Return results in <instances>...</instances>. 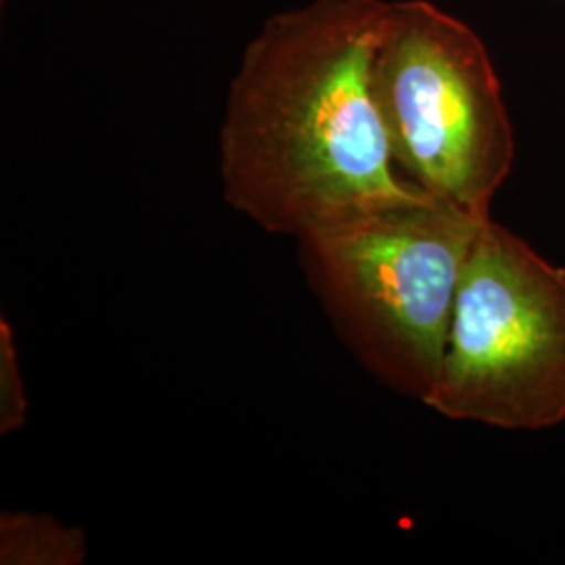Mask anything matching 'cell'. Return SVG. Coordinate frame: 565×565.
Returning <instances> with one entry per match:
<instances>
[{
	"mask_svg": "<svg viewBox=\"0 0 565 565\" xmlns=\"http://www.w3.org/2000/svg\"><path fill=\"white\" fill-rule=\"evenodd\" d=\"M86 539L76 525L41 513L4 511L0 518V564L81 565Z\"/></svg>",
	"mask_w": 565,
	"mask_h": 565,
	"instance_id": "obj_5",
	"label": "cell"
},
{
	"mask_svg": "<svg viewBox=\"0 0 565 565\" xmlns=\"http://www.w3.org/2000/svg\"><path fill=\"white\" fill-rule=\"evenodd\" d=\"M371 88L401 179L490 216L515 132L482 39L429 0L390 2Z\"/></svg>",
	"mask_w": 565,
	"mask_h": 565,
	"instance_id": "obj_3",
	"label": "cell"
},
{
	"mask_svg": "<svg viewBox=\"0 0 565 565\" xmlns=\"http://www.w3.org/2000/svg\"><path fill=\"white\" fill-rule=\"evenodd\" d=\"M488 218L417 191L300 239L327 317L390 390L424 403L436 384L465 266Z\"/></svg>",
	"mask_w": 565,
	"mask_h": 565,
	"instance_id": "obj_2",
	"label": "cell"
},
{
	"mask_svg": "<svg viewBox=\"0 0 565 565\" xmlns=\"http://www.w3.org/2000/svg\"><path fill=\"white\" fill-rule=\"evenodd\" d=\"M385 0H310L243 51L221 128L224 198L298 242L417 193L392 162L371 70Z\"/></svg>",
	"mask_w": 565,
	"mask_h": 565,
	"instance_id": "obj_1",
	"label": "cell"
},
{
	"mask_svg": "<svg viewBox=\"0 0 565 565\" xmlns=\"http://www.w3.org/2000/svg\"><path fill=\"white\" fill-rule=\"evenodd\" d=\"M28 394L21 377L13 327L0 319V434H13L28 419Z\"/></svg>",
	"mask_w": 565,
	"mask_h": 565,
	"instance_id": "obj_6",
	"label": "cell"
},
{
	"mask_svg": "<svg viewBox=\"0 0 565 565\" xmlns=\"http://www.w3.org/2000/svg\"><path fill=\"white\" fill-rule=\"evenodd\" d=\"M424 404L499 429L565 422V268L492 218L469 254Z\"/></svg>",
	"mask_w": 565,
	"mask_h": 565,
	"instance_id": "obj_4",
	"label": "cell"
}]
</instances>
